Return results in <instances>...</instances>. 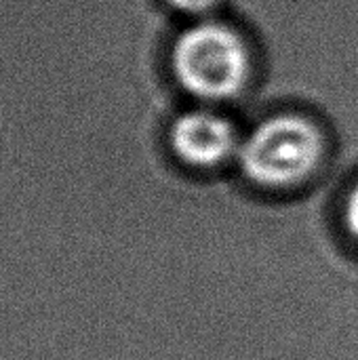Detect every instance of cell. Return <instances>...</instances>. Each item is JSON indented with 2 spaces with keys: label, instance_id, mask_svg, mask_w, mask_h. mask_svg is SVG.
Instances as JSON below:
<instances>
[{
  "label": "cell",
  "instance_id": "cell-4",
  "mask_svg": "<svg viewBox=\"0 0 358 360\" xmlns=\"http://www.w3.org/2000/svg\"><path fill=\"white\" fill-rule=\"evenodd\" d=\"M219 0H169V4H173L177 11L181 13H192V15H198V13H205L209 8H213Z\"/></svg>",
  "mask_w": 358,
  "mask_h": 360
},
{
  "label": "cell",
  "instance_id": "cell-5",
  "mask_svg": "<svg viewBox=\"0 0 358 360\" xmlns=\"http://www.w3.org/2000/svg\"><path fill=\"white\" fill-rule=\"evenodd\" d=\"M346 224H348L350 234L358 240V186L352 190L348 205H346Z\"/></svg>",
  "mask_w": 358,
  "mask_h": 360
},
{
  "label": "cell",
  "instance_id": "cell-1",
  "mask_svg": "<svg viewBox=\"0 0 358 360\" xmlns=\"http://www.w3.org/2000/svg\"><path fill=\"white\" fill-rule=\"evenodd\" d=\"M173 70L181 86L192 95L226 99L243 89L249 72V53L232 27L217 21H203L177 38Z\"/></svg>",
  "mask_w": 358,
  "mask_h": 360
},
{
  "label": "cell",
  "instance_id": "cell-2",
  "mask_svg": "<svg viewBox=\"0 0 358 360\" xmlns=\"http://www.w3.org/2000/svg\"><path fill=\"white\" fill-rule=\"evenodd\" d=\"M319 131L300 116H274L257 124L238 146L243 171L257 184L281 188L304 179L319 162Z\"/></svg>",
  "mask_w": 358,
  "mask_h": 360
},
{
  "label": "cell",
  "instance_id": "cell-3",
  "mask_svg": "<svg viewBox=\"0 0 358 360\" xmlns=\"http://www.w3.org/2000/svg\"><path fill=\"white\" fill-rule=\"evenodd\" d=\"M171 146L188 165L211 167L226 160L238 146L234 127L205 110L179 116L171 127Z\"/></svg>",
  "mask_w": 358,
  "mask_h": 360
}]
</instances>
